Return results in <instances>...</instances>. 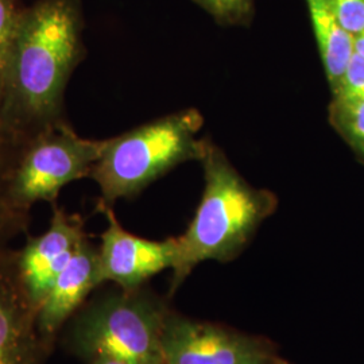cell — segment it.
Segmentation results:
<instances>
[{
  "label": "cell",
  "mask_w": 364,
  "mask_h": 364,
  "mask_svg": "<svg viewBox=\"0 0 364 364\" xmlns=\"http://www.w3.org/2000/svg\"><path fill=\"white\" fill-rule=\"evenodd\" d=\"M80 0L23 7L4 70L0 126L28 144L68 123V82L85 57Z\"/></svg>",
  "instance_id": "1"
},
{
  "label": "cell",
  "mask_w": 364,
  "mask_h": 364,
  "mask_svg": "<svg viewBox=\"0 0 364 364\" xmlns=\"http://www.w3.org/2000/svg\"><path fill=\"white\" fill-rule=\"evenodd\" d=\"M200 162L205 186L195 218L176 237L171 291L201 262H230L240 255L260 224L278 207L275 193L250 185L209 139Z\"/></svg>",
  "instance_id": "2"
},
{
  "label": "cell",
  "mask_w": 364,
  "mask_h": 364,
  "mask_svg": "<svg viewBox=\"0 0 364 364\" xmlns=\"http://www.w3.org/2000/svg\"><path fill=\"white\" fill-rule=\"evenodd\" d=\"M203 124V115L189 108L107 139L90 174L102 192L99 203L112 207L134 198L178 165L201 161L208 141L197 136Z\"/></svg>",
  "instance_id": "3"
},
{
  "label": "cell",
  "mask_w": 364,
  "mask_h": 364,
  "mask_svg": "<svg viewBox=\"0 0 364 364\" xmlns=\"http://www.w3.org/2000/svg\"><path fill=\"white\" fill-rule=\"evenodd\" d=\"M169 314L164 301L142 287L122 289L78 314L69 346L88 362L109 358L129 364H164L162 333Z\"/></svg>",
  "instance_id": "4"
},
{
  "label": "cell",
  "mask_w": 364,
  "mask_h": 364,
  "mask_svg": "<svg viewBox=\"0 0 364 364\" xmlns=\"http://www.w3.org/2000/svg\"><path fill=\"white\" fill-rule=\"evenodd\" d=\"M107 139H85L69 123L49 131L27 144L14 176V192L21 203L54 204L69 182L90 177L103 154Z\"/></svg>",
  "instance_id": "5"
},
{
  "label": "cell",
  "mask_w": 364,
  "mask_h": 364,
  "mask_svg": "<svg viewBox=\"0 0 364 364\" xmlns=\"http://www.w3.org/2000/svg\"><path fill=\"white\" fill-rule=\"evenodd\" d=\"M164 364H279L269 340L170 312L162 333Z\"/></svg>",
  "instance_id": "6"
},
{
  "label": "cell",
  "mask_w": 364,
  "mask_h": 364,
  "mask_svg": "<svg viewBox=\"0 0 364 364\" xmlns=\"http://www.w3.org/2000/svg\"><path fill=\"white\" fill-rule=\"evenodd\" d=\"M18 255L11 248L0 254V364H42L54 340L39 329V306L27 291Z\"/></svg>",
  "instance_id": "7"
},
{
  "label": "cell",
  "mask_w": 364,
  "mask_h": 364,
  "mask_svg": "<svg viewBox=\"0 0 364 364\" xmlns=\"http://www.w3.org/2000/svg\"><path fill=\"white\" fill-rule=\"evenodd\" d=\"M108 221L99 247V282L112 281L130 290L147 279L171 269L176 258V237L162 242L149 240L126 231L117 221L112 207L97 205Z\"/></svg>",
  "instance_id": "8"
},
{
  "label": "cell",
  "mask_w": 364,
  "mask_h": 364,
  "mask_svg": "<svg viewBox=\"0 0 364 364\" xmlns=\"http://www.w3.org/2000/svg\"><path fill=\"white\" fill-rule=\"evenodd\" d=\"M85 239L84 220L55 205L48 231L27 239L18 255L19 270L30 297L38 306Z\"/></svg>",
  "instance_id": "9"
},
{
  "label": "cell",
  "mask_w": 364,
  "mask_h": 364,
  "mask_svg": "<svg viewBox=\"0 0 364 364\" xmlns=\"http://www.w3.org/2000/svg\"><path fill=\"white\" fill-rule=\"evenodd\" d=\"M99 285V248L85 239L39 306L41 332L54 340L63 324Z\"/></svg>",
  "instance_id": "10"
},
{
  "label": "cell",
  "mask_w": 364,
  "mask_h": 364,
  "mask_svg": "<svg viewBox=\"0 0 364 364\" xmlns=\"http://www.w3.org/2000/svg\"><path fill=\"white\" fill-rule=\"evenodd\" d=\"M27 144L18 141L0 126V254L10 250V243L26 232L30 210L14 192V176Z\"/></svg>",
  "instance_id": "11"
},
{
  "label": "cell",
  "mask_w": 364,
  "mask_h": 364,
  "mask_svg": "<svg viewBox=\"0 0 364 364\" xmlns=\"http://www.w3.org/2000/svg\"><path fill=\"white\" fill-rule=\"evenodd\" d=\"M306 4L328 84L335 92L355 53V37L340 25L328 0H306Z\"/></svg>",
  "instance_id": "12"
},
{
  "label": "cell",
  "mask_w": 364,
  "mask_h": 364,
  "mask_svg": "<svg viewBox=\"0 0 364 364\" xmlns=\"http://www.w3.org/2000/svg\"><path fill=\"white\" fill-rule=\"evenodd\" d=\"M328 112L332 127L364 159V97H333Z\"/></svg>",
  "instance_id": "13"
},
{
  "label": "cell",
  "mask_w": 364,
  "mask_h": 364,
  "mask_svg": "<svg viewBox=\"0 0 364 364\" xmlns=\"http://www.w3.org/2000/svg\"><path fill=\"white\" fill-rule=\"evenodd\" d=\"M221 26H248L254 16V0H193Z\"/></svg>",
  "instance_id": "14"
},
{
  "label": "cell",
  "mask_w": 364,
  "mask_h": 364,
  "mask_svg": "<svg viewBox=\"0 0 364 364\" xmlns=\"http://www.w3.org/2000/svg\"><path fill=\"white\" fill-rule=\"evenodd\" d=\"M23 7L18 0H0V70L4 73Z\"/></svg>",
  "instance_id": "15"
},
{
  "label": "cell",
  "mask_w": 364,
  "mask_h": 364,
  "mask_svg": "<svg viewBox=\"0 0 364 364\" xmlns=\"http://www.w3.org/2000/svg\"><path fill=\"white\" fill-rule=\"evenodd\" d=\"M340 25L353 37L364 31V0H328Z\"/></svg>",
  "instance_id": "16"
},
{
  "label": "cell",
  "mask_w": 364,
  "mask_h": 364,
  "mask_svg": "<svg viewBox=\"0 0 364 364\" xmlns=\"http://www.w3.org/2000/svg\"><path fill=\"white\" fill-rule=\"evenodd\" d=\"M332 95L333 97L346 99L364 97V57L360 54L353 53L344 76Z\"/></svg>",
  "instance_id": "17"
},
{
  "label": "cell",
  "mask_w": 364,
  "mask_h": 364,
  "mask_svg": "<svg viewBox=\"0 0 364 364\" xmlns=\"http://www.w3.org/2000/svg\"><path fill=\"white\" fill-rule=\"evenodd\" d=\"M355 53L364 57V31L355 37Z\"/></svg>",
  "instance_id": "18"
},
{
  "label": "cell",
  "mask_w": 364,
  "mask_h": 364,
  "mask_svg": "<svg viewBox=\"0 0 364 364\" xmlns=\"http://www.w3.org/2000/svg\"><path fill=\"white\" fill-rule=\"evenodd\" d=\"M90 364H129L126 362H120V360H115V359H109V358H97L93 359Z\"/></svg>",
  "instance_id": "19"
},
{
  "label": "cell",
  "mask_w": 364,
  "mask_h": 364,
  "mask_svg": "<svg viewBox=\"0 0 364 364\" xmlns=\"http://www.w3.org/2000/svg\"><path fill=\"white\" fill-rule=\"evenodd\" d=\"M3 92H4V73L0 70V108L3 102Z\"/></svg>",
  "instance_id": "20"
},
{
  "label": "cell",
  "mask_w": 364,
  "mask_h": 364,
  "mask_svg": "<svg viewBox=\"0 0 364 364\" xmlns=\"http://www.w3.org/2000/svg\"><path fill=\"white\" fill-rule=\"evenodd\" d=\"M279 364H290V363H287V360H284V359H281V362H279Z\"/></svg>",
  "instance_id": "21"
}]
</instances>
